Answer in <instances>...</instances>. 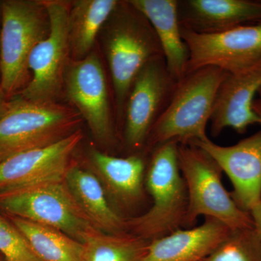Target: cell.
Masks as SVG:
<instances>
[{
	"mask_svg": "<svg viewBox=\"0 0 261 261\" xmlns=\"http://www.w3.org/2000/svg\"><path fill=\"white\" fill-rule=\"evenodd\" d=\"M101 42L111 75L116 121L122 123L132 84L142 68L163 56L147 18L129 1H120L101 31Z\"/></svg>",
	"mask_w": 261,
	"mask_h": 261,
	"instance_id": "6da1fadb",
	"label": "cell"
},
{
	"mask_svg": "<svg viewBox=\"0 0 261 261\" xmlns=\"http://www.w3.org/2000/svg\"><path fill=\"white\" fill-rule=\"evenodd\" d=\"M229 73L216 67H203L185 75L154 125L147 145L152 149L168 142L187 145L205 140L206 128L221 84Z\"/></svg>",
	"mask_w": 261,
	"mask_h": 261,
	"instance_id": "7a4b0ae2",
	"label": "cell"
},
{
	"mask_svg": "<svg viewBox=\"0 0 261 261\" xmlns=\"http://www.w3.org/2000/svg\"><path fill=\"white\" fill-rule=\"evenodd\" d=\"M178 142H168L152 149L145 179L152 207L145 214L127 219L128 231L147 241L185 226L188 197L178 165Z\"/></svg>",
	"mask_w": 261,
	"mask_h": 261,
	"instance_id": "3957f363",
	"label": "cell"
},
{
	"mask_svg": "<svg viewBox=\"0 0 261 261\" xmlns=\"http://www.w3.org/2000/svg\"><path fill=\"white\" fill-rule=\"evenodd\" d=\"M82 121L73 107L15 95L10 98L8 111L0 118V162L56 143L80 129Z\"/></svg>",
	"mask_w": 261,
	"mask_h": 261,
	"instance_id": "277c9868",
	"label": "cell"
},
{
	"mask_svg": "<svg viewBox=\"0 0 261 261\" xmlns=\"http://www.w3.org/2000/svg\"><path fill=\"white\" fill-rule=\"evenodd\" d=\"M1 11L0 87L10 98L30 81L29 56L47 37L50 23L43 0H7Z\"/></svg>",
	"mask_w": 261,
	"mask_h": 261,
	"instance_id": "5b68a950",
	"label": "cell"
},
{
	"mask_svg": "<svg viewBox=\"0 0 261 261\" xmlns=\"http://www.w3.org/2000/svg\"><path fill=\"white\" fill-rule=\"evenodd\" d=\"M178 159L188 197L185 226L192 227L204 216L231 230L255 226L251 214L240 209L225 189L222 171L205 151L192 144H178Z\"/></svg>",
	"mask_w": 261,
	"mask_h": 261,
	"instance_id": "8992f818",
	"label": "cell"
},
{
	"mask_svg": "<svg viewBox=\"0 0 261 261\" xmlns=\"http://www.w3.org/2000/svg\"><path fill=\"white\" fill-rule=\"evenodd\" d=\"M10 216L56 228L83 244L99 231L79 205L66 182H49L0 195Z\"/></svg>",
	"mask_w": 261,
	"mask_h": 261,
	"instance_id": "52a82bcc",
	"label": "cell"
},
{
	"mask_svg": "<svg viewBox=\"0 0 261 261\" xmlns=\"http://www.w3.org/2000/svg\"><path fill=\"white\" fill-rule=\"evenodd\" d=\"M49 15L50 30L34 48L29 58L32 77L17 94L35 102H58L64 92V76L70 61L68 15L70 3L61 0H43Z\"/></svg>",
	"mask_w": 261,
	"mask_h": 261,
	"instance_id": "ba28073f",
	"label": "cell"
},
{
	"mask_svg": "<svg viewBox=\"0 0 261 261\" xmlns=\"http://www.w3.org/2000/svg\"><path fill=\"white\" fill-rule=\"evenodd\" d=\"M64 92L94 138L103 145H113L114 104L102 60L95 51L79 61L70 59L65 70Z\"/></svg>",
	"mask_w": 261,
	"mask_h": 261,
	"instance_id": "9c48e42d",
	"label": "cell"
},
{
	"mask_svg": "<svg viewBox=\"0 0 261 261\" xmlns=\"http://www.w3.org/2000/svg\"><path fill=\"white\" fill-rule=\"evenodd\" d=\"M163 56L142 68L132 84L123 112V140L134 154L147 146L149 134L171 100L177 86Z\"/></svg>",
	"mask_w": 261,
	"mask_h": 261,
	"instance_id": "30bf717a",
	"label": "cell"
},
{
	"mask_svg": "<svg viewBox=\"0 0 261 261\" xmlns=\"http://www.w3.org/2000/svg\"><path fill=\"white\" fill-rule=\"evenodd\" d=\"M189 51L187 74L203 67H216L231 74L261 59V22L215 33L182 28Z\"/></svg>",
	"mask_w": 261,
	"mask_h": 261,
	"instance_id": "8fae6325",
	"label": "cell"
},
{
	"mask_svg": "<svg viewBox=\"0 0 261 261\" xmlns=\"http://www.w3.org/2000/svg\"><path fill=\"white\" fill-rule=\"evenodd\" d=\"M83 139L78 129L59 142L20 152L0 162V195L42 184L64 181L70 160Z\"/></svg>",
	"mask_w": 261,
	"mask_h": 261,
	"instance_id": "7c38bea8",
	"label": "cell"
},
{
	"mask_svg": "<svg viewBox=\"0 0 261 261\" xmlns=\"http://www.w3.org/2000/svg\"><path fill=\"white\" fill-rule=\"evenodd\" d=\"M191 144L205 151L227 175L233 201L250 214L261 202V130L231 146L217 145L208 137Z\"/></svg>",
	"mask_w": 261,
	"mask_h": 261,
	"instance_id": "4fadbf2b",
	"label": "cell"
},
{
	"mask_svg": "<svg viewBox=\"0 0 261 261\" xmlns=\"http://www.w3.org/2000/svg\"><path fill=\"white\" fill-rule=\"evenodd\" d=\"M260 89L261 59L245 69L228 74L215 102L210 121L211 135L216 137L228 128L244 134L249 126L259 123L253 104Z\"/></svg>",
	"mask_w": 261,
	"mask_h": 261,
	"instance_id": "5bb4252c",
	"label": "cell"
},
{
	"mask_svg": "<svg viewBox=\"0 0 261 261\" xmlns=\"http://www.w3.org/2000/svg\"><path fill=\"white\" fill-rule=\"evenodd\" d=\"M89 170L97 176L110 202L120 214L140 203L144 197L147 164L143 156L134 153L116 157L92 149L88 155Z\"/></svg>",
	"mask_w": 261,
	"mask_h": 261,
	"instance_id": "9a60e30c",
	"label": "cell"
},
{
	"mask_svg": "<svg viewBox=\"0 0 261 261\" xmlns=\"http://www.w3.org/2000/svg\"><path fill=\"white\" fill-rule=\"evenodd\" d=\"M231 231L219 220L205 218L200 226L178 228L149 242L142 261H202L224 241Z\"/></svg>",
	"mask_w": 261,
	"mask_h": 261,
	"instance_id": "2e32d148",
	"label": "cell"
},
{
	"mask_svg": "<svg viewBox=\"0 0 261 261\" xmlns=\"http://www.w3.org/2000/svg\"><path fill=\"white\" fill-rule=\"evenodd\" d=\"M182 28L197 33H215L261 22V1L186 0L178 2Z\"/></svg>",
	"mask_w": 261,
	"mask_h": 261,
	"instance_id": "e0dca14e",
	"label": "cell"
},
{
	"mask_svg": "<svg viewBox=\"0 0 261 261\" xmlns=\"http://www.w3.org/2000/svg\"><path fill=\"white\" fill-rule=\"evenodd\" d=\"M153 28L170 75L177 83L187 75L189 51L181 34L176 0H128Z\"/></svg>",
	"mask_w": 261,
	"mask_h": 261,
	"instance_id": "ac0fdd59",
	"label": "cell"
},
{
	"mask_svg": "<svg viewBox=\"0 0 261 261\" xmlns=\"http://www.w3.org/2000/svg\"><path fill=\"white\" fill-rule=\"evenodd\" d=\"M65 181L79 205L99 231L108 233L128 231L127 219L113 207L92 171L70 165Z\"/></svg>",
	"mask_w": 261,
	"mask_h": 261,
	"instance_id": "d6986e66",
	"label": "cell"
},
{
	"mask_svg": "<svg viewBox=\"0 0 261 261\" xmlns=\"http://www.w3.org/2000/svg\"><path fill=\"white\" fill-rule=\"evenodd\" d=\"M118 0H76L70 3L68 15L70 59L88 56L96 39L116 9Z\"/></svg>",
	"mask_w": 261,
	"mask_h": 261,
	"instance_id": "ffe728a7",
	"label": "cell"
},
{
	"mask_svg": "<svg viewBox=\"0 0 261 261\" xmlns=\"http://www.w3.org/2000/svg\"><path fill=\"white\" fill-rule=\"evenodd\" d=\"M41 261H81L83 244L56 228L10 216Z\"/></svg>",
	"mask_w": 261,
	"mask_h": 261,
	"instance_id": "44dd1931",
	"label": "cell"
},
{
	"mask_svg": "<svg viewBox=\"0 0 261 261\" xmlns=\"http://www.w3.org/2000/svg\"><path fill=\"white\" fill-rule=\"evenodd\" d=\"M149 242L129 231H98L83 243L81 261H142Z\"/></svg>",
	"mask_w": 261,
	"mask_h": 261,
	"instance_id": "7402d4cb",
	"label": "cell"
},
{
	"mask_svg": "<svg viewBox=\"0 0 261 261\" xmlns=\"http://www.w3.org/2000/svg\"><path fill=\"white\" fill-rule=\"evenodd\" d=\"M202 261H261V238L255 226L231 230L224 241Z\"/></svg>",
	"mask_w": 261,
	"mask_h": 261,
	"instance_id": "603a6c76",
	"label": "cell"
},
{
	"mask_svg": "<svg viewBox=\"0 0 261 261\" xmlns=\"http://www.w3.org/2000/svg\"><path fill=\"white\" fill-rule=\"evenodd\" d=\"M0 252L6 261H41L28 240L11 221L0 215Z\"/></svg>",
	"mask_w": 261,
	"mask_h": 261,
	"instance_id": "cb8c5ba5",
	"label": "cell"
},
{
	"mask_svg": "<svg viewBox=\"0 0 261 261\" xmlns=\"http://www.w3.org/2000/svg\"><path fill=\"white\" fill-rule=\"evenodd\" d=\"M250 214H251L252 219H253L255 228L258 231L261 238V202L255 208L252 209Z\"/></svg>",
	"mask_w": 261,
	"mask_h": 261,
	"instance_id": "d4e9b609",
	"label": "cell"
},
{
	"mask_svg": "<svg viewBox=\"0 0 261 261\" xmlns=\"http://www.w3.org/2000/svg\"><path fill=\"white\" fill-rule=\"evenodd\" d=\"M10 99V98L5 94L3 89L0 87V118L4 116L5 113L8 111V107H9Z\"/></svg>",
	"mask_w": 261,
	"mask_h": 261,
	"instance_id": "484cf974",
	"label": "cell"
},
{
	"mask_svg": "<svg viewBox=\"0 0 261 261\" xmlns=\"http://www.w3.org/2000/svg\"><path fill=\"white\" fill-rule=\"evenodd\" d=\"M253 109L259 117V124L261 125V106L255 100L253 104Z\"/></svg>",
	"mask_w": 261,
	"mask_h": 261,
	"instance_id": "4316f807",
	"label": "cell"
},
{
	"mask_svg": "<svg viewBox=\"0 0 261 261\" xmlns=\"http://www.w3.org/2000/svg\"><path fill=\"white\" fill-rule=\"evenodd\" d=\"M258 95L259 97H260V99H257V100H256V102L258 103V104L260 105V106H261V89L259 91Z\"/></svg>",
	"mask_w": 261,
	"mask_h": 261,
	"instance_id": "83f0119b",
	"label": "cell"
},
{
	"mask_svg": "<svg viewBox=\"0 0 261 261\" xmlns=\"http://www.w3.org/2000/svg\"><path fill=\"white\" fill-rule=\"evenodd\" d=\"M0 261H2V260H0Z\"/></svg>",
	"mask_w": 261,
	"mask_h": 261,
	"instance_id": "f1b7e54d",
	"label": "cell"
}]
</instances>
